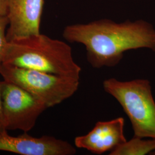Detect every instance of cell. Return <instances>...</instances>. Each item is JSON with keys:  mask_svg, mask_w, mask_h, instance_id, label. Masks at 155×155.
Instances as JSON below:
<instances>
[{"mask_svg": "<svg viewBox=\"0 0 155 155\" xmlns=\"http://www.w3.org/2000/svg\"><path fill=\"white\" fill-rule=\"evenodd\" d=\"M124 126L125 121L122 117L98 121L87 134L75 137V145L98 155L110 152L127 141Z\"/></svg>", "mask_w": 155, "mask_h": 155, "instance_id": "ba28073f", "label": "cell"}, {"mask_svg": "<svg viewBox=\"0 0 155 155\" xmlns=\"http://www.w3.org/2000/svg\"><path fill=\"white\" fill-rule=\"evenodd\" d=\"M8 131L6 130L5 125L4 117L3 114V110H2V100H1V95L0 91V133Z\"/></svg>", "mask_w": 155, "mask_h": 155, "instance_id": "8fae6325", "label": "cell"}, {"mask_svg": "<svg viewBox=\"0 0 155 155\" xmlns=\"http://www.w3.org/2000/svg\"><path fill=\"white\" fill-rule=\"evenodd\" d=\"M103 87L122 106L132 124L134 136L155 139V101L149 80L121 81L111 78L103 82Z\"/></svg>", "mask_w": 155, "mask_h": 155, "instance_id": "3957f363", "label": "cell"}, {"mask_svg": "<svg viewBox=\"0 0 155 155\" xmlns=\"http://www.w3.org/2000/svg\"><path fill=\"white\" fill-rule=\"evenodd\" d=\"M150 155H155V152H152V153H151V154H150Z\"/></svg>", "mask_w": 155, "mask_h": 155, "instance_id": "4fadbf2b", "label": "cell"}, {"mask_svg": "<svg viewBox=\"0 0 155 155\" xmlns=\"http://www.w3.org/2000/svg\"><path fill=\"white\" fill-rule=\"evenodd\" d=\"M0 75L27 90L48 108L72 97L80 83L79 80L4 63L0 65Z\"/></svg>", "mask_w": 155, "mask_h": 155, "instance_id": "277c9868", "label": "cell"}, {"mask_svg": "<svg viewBox=\"0 0 155 155\" xmlns=\"http://www.w3.org/2000/svg\"><path fill=\"white\" fill-rule=\"evenodd\" d=\"M8 0H0V16H5L7 14Z\"/></svg>", "mask_w": 155, "mask_h": 155, "instance_id": "7c38bea8", "label": "cell"}, {"mask_svg": "<svg viewBox=\"0 0 155 155\" xmlns=\"http://www.w3.org/2000/svg\"><path fill=\"white\" fill-rule=\"evenodd\" d=\"M80 80L71 47L41 33L8 41L2 63Z\"/></svg>", "mask_w": 155, "mask_h": 155, "instance_id": "7a4b0ae2", "label": "cell"}, {"mask_svg": "<svg viewBox=\"0 0 155 155\" xmlns=\"http://www.w3.org/2000/svg\"><path fill=\"white\" fill-rule=\"evenodd\" d=\"M70 43L84 45L87 61L94 68L113 67L127 51L147 48L155 52V29L140 19L117 22L107 18L68 25L63 31Z\"/></svg>", "mask_w": 155, "mask_h": 155, "instance_id": "6da1fadb", "label": "cell"}, {"mask_svg": "<svg viewBox=\"0 0 155 155\" xmlns=\"http://www.w3.org/2000/svg\"><path fill=\"white\" fill-rule=\"evenodd\" d=\"M0 151L21 155H74L77 150L72 144L51 136L35 137L23 133L17 136L0 133Z\"/></svg>", "mask_w": 155, "mask_h": 155, "instance_id": "8992f818", "label": "cell"}, {"mask_svg": "<svg viewBox=\"0 0 155 155\" xmlns=\"http://www.w3.org/2000/svg\"><path fill=\"white\" fill-rule=\"evenodd\" d=\"M155 151V139L134 136L110 152V155H145Z\"/></svg>", "mask_w": 155, "mask_h": 155, "instance_id": "9c48e42d", "label": "cell"}, {"mask_svg": "<svg viewBox=\"0 0 155 155\" xmlns=\"http://www.w3.org/2000/svg\"><path fill=\"white\" fill-rule=\"evenodd\" d=\"M3 114L6 130L28 133L48 107L27 90L11 82L0 81Z\"/></svg>", "mask_w": 155, "mask_h": 155, "instance_id": "5b68a950", "label": "cell"}, {"mask_svg": "<svg viewBox=\"0 0 155 155\" xmlns=\"http://www.w3.org/2000/svg\"><path fill=\"white\" fill-rule=\"evenodd\" d=\"M8 19L6 16H0V65L2 63L8 40L6 31L8 27Z\"/></svg>", "mask_w": 155, "mask_h": 155, "instance_id": "30bf717a", "label": "cell"}, {"mask_svg": "<svg viewBox=\"0 0 155 155\" xmlns=\"http://www.w3.org/2000/svg\"><path fill=\"white\" fill-rule=\"evenodd\" d=\"M44 0H8V41L40 33Z\"/></svg>", "mask_w": 155, "mask_h": 155, "instance_id": "52a82bcc", "label": "cell"}]
</instances>
